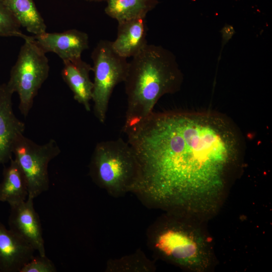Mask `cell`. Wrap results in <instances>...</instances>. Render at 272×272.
Returning a JSON list of instances; mask_svg holds the SVG:
<instances>
[{
    "label": "cell",
    "mask_w": 272,
    "mask_h": 272,
    "mask_svg": "<svg viewBox=\"0 0 272 272\" xmlns=\"http://www.w3.org/2000/svg\"><path fill=\"white\" fill-rule=\"evenodd\" d=\"M123 129L139 164L133 193L145 204L206 221L218 213L240 162L238 138L226 120L153 111Z\"/></svg>",
    "instance_id": "cell-1"
},
{
    "label": "cell",
    "mask_w": 272,
    "mask_h": 272,
    "mask_svg": "<svg viewBox=\"0 0 272 272\" xmlns=\"http://www.w3.org/2000/svg\"><path fill=\"white\" fill-rule=\"evenodd\" d=\"M205 221L181 212H165L149 228L148 246L155 256L188 272H210L217 264Z\"/></svg>",
    "instance_id": "cell-2"
},
{
    "label": "cell",
    "mask_w": 272,
    "mask_h": 272,
    "mask_svg": "<svg viewBox=\"0 0 272 272\" xmlns=\"http://www.w3.org/2000/svg\"><path fill=\"white\" fill-rule=\"evenodd\" d=\"M182 79L174 54L161 46L148 43L129 62L124 82L127 97L124 126L151 114L162 96L180 89Z\"/></svg>",
    "instance_id": "cell-3"
},
{
    "label": "cell",
    "mask_w": 272,
    "mask_h": 272,
    "mask_svg": "<svg viewBox=\"0 0 272 272\" xmlns=\"http://www.w3.org/2000/svg\"><path fill=\"white\" fill-rule=\"evenodd\" d=\"M89 168L92 181L113 196L135 190L139 176L138 162L132 148L121 138L97 144Z\"/></svg>",
    "instance_id": "cell-4"
},
{
    "label": "cell",
    "mask_w": 272,
    "mask_h": 272,
    "mask_svg": "<svg viewBox=\"0 0 272 272\" xmlns=\"http://www.w3.org/2000/svg\"><path fill=\"white\" fill-rule=\"evenodd\" d=\"M22 38L24 42L11 70L7 84L13 93L18 94L19 109L27 117L39 90L48 77L50 67L46 53L33 36L25 35Z\"/></svg>",
    "instance_id": "cell-5"
},
{
    "label": "cell",
    "mask_w": 272,
    "mask_h": 272,
    "mask_svg": "<svg viewBox=\"0 0 272 272\" xmlns=\"http://www.w3.org/2000/svg\"><path fill=\"white\" fill-rule=\"evenodd\" d=\"M94 73L92 100L95 116L105 122L109 100L114 88L124 82L128 69L127 58L118 54L110 41L100 40L91 53Z\"/></svg>",
    "instance_id": "cell-6"
},
{
    "label": "cell",
    "mask_w": 272,
    "mask_h": 272,
    "mask_svg": "<svg viewBox=\"0 0 272 272\" xmlns=\"http://www.w3.org/2000/svg\"><path fill=\"white\" fill-rule=\"evenodd\" d=\"M60 152L57 143L53 139L42 145L36 143L23 134L17 139L13 154L26 178L28 196L34 199L48 190V164Z\"/></svg>",
    "instance_id": "cell-7"
},
{
    "label": "cell",
    "mask_w": 272,
    "mask_h": 272,
    "mask_svg": "<svg viewBox=\"0 0 272 272\" xmlns=\"http://www.w3.org/2000/svg\"><path fill=\"white\" fill-rule=\"evenodd\" d=\"M34 198L12 204L8 219L9 229L27 242L39 254L46 255L44 240L39 215L34 207Z\"/></svg>",
    "instance_id": "cell-8"
},
{
    "label": "cell",
    "mask_w": 272,
    "mask_h": 272,
    "mask_svg": "<svg viewBox=\"0 0 272 272\" xmlns=\"http://www.w3.org/2000/svg\"><path fill=\"white\" fill-rule=\"evenodd\" d=\"M33 37L45 53H54L63 62L81 57L83 52L89 48L88 35L75 29L62 32L46 31Z\"/></svg>",
    "instance_id": "cell-9"
},
{
    "label": "cell",
    "mask_w": 272,
    "mask_h": 272,
    "mask_svg": "<svg viewBox=\"0 0 272 272\" xmlns=\"http://www.w3.org/2000/svg\"><path fill=\"white\" fill-rule=\"evenodd\" d=\"M13 94L7 83L0 85V166L12 158L15 142L25 129V123L14 112Z\"/></svg>",
    "instance_id": "cell-10"
},
{
    "label": "cell",
    "mask_w": 272,
    "mask_h": 272,
    "mask_svg": "<svg viewBox=\"0 0 272 272\" xmlns=\"http://www.w3.org/2000/svg\"><path fill=\"white\" fill-rule=\"evenodd\" d=\"M35 250L0 221V272H20Z\"/></svg>",
    "instance_id": "cell-11"
},
{
    "label": "cell",
    "mask_w": 272,
    "mask_h": 272,
    "mask_svg": "<svg viewBox=\"0 0 272 272\" xmlns=\"http://www.w3.org/2000/svg\"><path fill=\"white\" fill-rule=\"evenodd\" d=\"M61 76L73 93L74 99L87 111L91 110L93 83L90 78L92 66L81 57L63 62Z\"/></svg>",
    "instance_id": "cell-12"
},
{
    "label": "cell",
    "mask_w": 272,
    "mask_h": 272,
    "mask_svg": "<svg viewBox=\"0 0 272 272\" xmlns=\"http://www.w3.org/2000/svg\"><path fill=\"white\" fill-rule=\"evenodd\" d=\"M147 31L145 19L119 22L116 38L111 41L112 47L122 57H132L148 44Z\"/></svg>",
    "instance_id": "cell-13"
},
{
    "label": "cell",
    "mask_w": 272,
    "mask_h": 272,
    "mask_svg": "<svg viewBox=\"0 0 272 272\" xmlns=\"http://www.w3.org/2000/svg\"><path fill=\"white\" fill-rule=\"evenodd\" d=\"M10 165L5 167L0 183V201L11 205L26 200L28 196V183L21 168L12 158Z\"/></svg>",
    "instance_id": "cell-14"
},
{
    "label": "cell",
    "mask_w": 272,
    "mask_h": 272,
    "mask_svg": "<svg viewBox=\"0 0 272 272\" xmlns=\"http://www.w3.org/2000/svg\"><path fill=\"white\" fill-rule=\"evenodd\" d=\"M105 14L118 23L145 19L158 5L159 0H107Z\"/></svg>",
    "instance_id": "cell-15"
},
{
    "label": "cell",
    "mask_w": 272,
    "mask_h": 272,
    "mask_svg": "<svg viewBox=\"0 0 272 272\" xmlns=\"http://www.w3.org/2000/svg\"><path fill=\"white\" fill-rule=\"evenodd\" d=\"M21 27L34 35L46 31L47 26L34 0H2Z\"/></svg>",
    "instance_id": "cell-16"
},
{
    "label": "cell",
    "mask_w": 272,
    "mask_h": 272,
    "mask_svg": "<svg viewBox=\"0 0 272 272\" xmlns=\"http://www.w3.org/2000/svg\"><path fill=\"white\" fill-rule=\"evenodd\" d=\"M106 270L111 272H152L156 270L154 263L140 250L120 258L110 259Z\"/></svg>",
    "instance_id": "cell-17"
},
{
    "label": "cell",
    "mask_w": 272,
    "mask_h": 272,
    "mask_svg": "<svg viewBox=\"0 0 272 272\" xmlns=\"http://www.w3.org/2000/svg\"><path fill=\"white\" fill-rule=\"evenodd\" d=\"M21 26L10 10L0 0V37H19L25 35L20 30Z\"/></svg>",
    "instance_id": "cell-18"
},
{
    "label": "cell",
    "mask_w": 272,
    "mask_h": 272,
    "mask_svg": "<svg viewBox=\"0 0 272 272\" xmlns=\"http://www.w3.org/2000/svg\"><path fill=\"white\" fill-rule=\"evenodd\" d=\"M56 268L53 262L46 255L38 254L34 256L20 272H56Z\"/></svg>",
    "instance_id": "cell-19"
},
{
    "label": "cell",
    "mask_w": 272,
    "mask_h": 272,
    "mask_svg": "<svg viewBox=\"0 0 272 272\" xmlns=\"http://www.w3.org/2000/svg\"><path fill=\"white\" fill-rule=\"evenodd\" d=\"M88 2H106L107 0H84Z\"/></svg>",
    "instance_id": "cell-20"
}]
</instances>
